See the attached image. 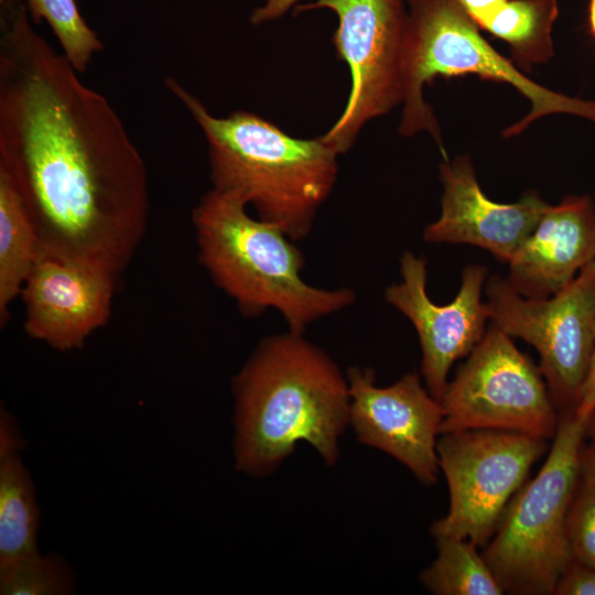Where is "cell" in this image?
I'll use <instances>...</instances> for the list:
<instances>
[{"mask_svg": "<svg viewBox=\"0 0 595 595\" xmlns=\"http://www.w3.org/2000/svg\"><path fill=\"white\" fill-rule=\"evenodd\" d=\"M34 25L25 0H0V169L41 253L118 279L148 226L147 166L108 99Z\"/></svg>", "mask_w": 595, "mask_h": 595, "instance_id": "1", "label": "cell"}, {"mask_svg": "<svg viewBox=\"0 0 595 595\" xmlns=\"http://www.w3.org/2000/svg\"><path fill=\"white\" fill-rule=\"evenodd\" d=\"M231 391L237 470L267 476L300 442L327 465L338 459V441L349 424L347 377L303 334L262 339L232 378Z\"/></svg>", "mask_w": 595, "mask_h": 595, "instance_id": "2", "label": "cell"}, {"mask_svg": "<svg viewBox=\"0 0 595 595\" xmlns=\"http://www.w3.org/2000/svg\"><path fill=\"white\" fill-rule=\"evenodd\" d=\"M164 85L204 134L213 188L238 196L292 240L306 237L336 183L339 154L321 137H293L249 111L214 116L175 78Z\"/></svg>", "mask_w": 595, "mask_h": 595, "instance_id": "3", "label": "cell"}, {"mask_svg": "<svg viewBox=\"0 0 595 595\" xmlns=\"http://www.w3.org/2000/svg\"><path fill=\"white\" fill-rule=\"evenodd\" d=\"M247 207L238 196L212 187L192 216L199 262L241 314L274 309L290 332L304 334L315 321L354 303L350 289L306 283L295 241L274 224L250 216Z\"/></svg>", "mask_w": 595, "mask_h": 595, "instance_id": "4", "label": "cell"}, {"mask_svg": "<svg viewBox=\"0 0 595 595\" xmlns=\"http://www.w3.org/2000/svg\"><path fill=\"white\" fill-rule=\"evenodd\" d=\"M409 22L404 57L402 115L399 132L431 134L445 160L441 128L423 98V87L436 77L475 74L513 86L531 102L530 112L502 131L505 138L521 133L543 116L569 113L595 122V100L553 91L526 76L480 34L458 0H405Z\"/></svg>", "mask_w": 595, "mask_h": 595, "instance_id": "5", "label": "cell"}, {"mask_svg": "<svg viewBox=\"0 0 595 595\" xmlns=\"http://www.w3.org/2000/svg\"><path fill=\"white\" fill-rule=\"evenodd\" d=\"M586 421L560 414L544 464L506 507L483 556L505 593L554 594L572 562L570 506L581 477Z\"/></svg>", "mask_w": 595, "mask_h": 595, "instance_id": "6", "label": "cell"}, {"mask_svg": "<svg viewBox=\"0 0 595 595\" xmlns=\"http://www.w3.org/2000/svg\"><path fill=\"white\" fill-rule=\"evenodd\" d=\"M316 9L336 14L332 41L350 73L346 106L321 136L344 154L367 122L402 104L408 8L405 0H316L299 4L294 11Z\"/></svg>", "mask_w": 595, "mask_h": 595, "instance_id": "7", "label": "cell"}, {"mask_svg": "<svg viewBox=\"0 0 595 595\" xmlns=\"http://www.w3.org/2000/svg\"><path fill=\"white\" fill-rule=\"evenodd\" d=\"M439 401L443 410L440 435L488 429L550 440L560 421L541 369L494 324Z\"/></svg>", "mask_w": 595, "mask_h": 595, "instance_id": "8", "label": "cell"}, {"mask_svg": "<svg viewBox=\"0 0 595 595\" xmlns=\"http://www.w3.org/2000/svg\"><path fill=\"white\" fill-rule=\"evenodd\" d=\"M485 294L491 324L539 353L556 409L574 410L595 342V259L548 298H527L498 275L486 281Z\"/></svg>", "mask_w": 595, "mask_h": 595, "instance_id": "9", "label": "cell"}, {"mask_svg": "<svg viewBox=\"0 0 595 595\" xmlns=\"http://www.w3.org/2000/svg\"><path fill=\"white\" fill-rule=\"evenodd\" d=\"M548 440L505 430H463L441 434L439 468L450 493L447 513L431 527L435 538L469 540L477 548L493 537L509 501Z\"/></svg>", "mask_w": 595, "mask_h": 595, "instance_id": "10", "label": "cell"}, {"mask_svg": "<svg viewBox=\"0 0 595 595\" xmlns=\"http://www.w3.org/2000/svg\"><path fill=\"white\" fill-rule=\"evenodd\" d=\"M346 377L349 424L357 440L399 461L423 485H434L443 410L419 375L407 374L387 387L377 386L367 368H349Z\"/></svg>", "mask_w": 595, "mask_h": 595, "instance_id": "11", "label": "cell"}, {"mask_svg": "<svg viewBox=\"0 0 595 595\" xmlns=\"http://www.w3.org/2000/svg\"><path fill=\"white\" fill-rule=\"evenodd\" d=\"M401 281L387 288L386 301L414 326L419 337L421 374L430 393L441 398L453 364L468 354L483 338L489 320L483 301L487 269L467 266L455 299L435 304L426 293V261L412 252L400 260Z\"/></svg>", "mask_w": 595, "mask_h": 595, "instance_id": "12", "label": "cell"}, {"mask_svg": "<svg viewBox=\"0 0 595 595\" xmlns=\"http://www.w3.org/2000/svg\"><path fill=\"white\" fill-rule=\"evenodd\" d=\"M117 278L41 253L21 290L26 334L60 351L82 348L111 314Z\"/></svg>", "mask_w": 595, "mask_h": 595, "instance_id": "13", "label": "cell"}, {"mask_svg": "<svg viewBox=\"0 0 595 595\" xmlns=\"http://www.w3.org/2000/svg\"><path fill=\"white\" fill-rule=\"evenodd\" d=\"M440 177L444 187L442 212L425 227L424 239L434 244L476 246L507 263L549 206L537 192L526 193L512 204L488 198L468 155L441 163Z\"/></svg>", "mask_w": 595, "mask_h": 595, "instance_id": "14", "label": "cell"}, {"mask_svg": "<svg viewBox=\"0 0 595 595\" xmlns=\"http://www.w3.org/2000/svg\"><path fill=\"white\" fill-rule=\"evenodd\" d=\"M595 259V204L567 196L549 205L509 260L508 282L527 298H548L564 288Z\"/></svg>", "mask_w": 595, "mask_h": 595, "instance_id": "15", "label": "cell"}, {"mask_svg": "<svg viewBox=\"0 0 595 595\" xmlns=\"http://www.w3.org/2000/svg\"><path fill=\"white\" fill-rule=\"evenodd\" d=\"M41 255L35 226L10 176L0 169V323L6 325L9 306L20 296Z\"/></svg>", "mask_w": 595, "mask_h": 595, "instance_id": "16", "label": "cell"}, {"mask_svg": "<svg viewBox=\"0 0 595 595\" xmlns=\"http://www.w3.org/2000/svg\"><path fill=\"white\" fill-rule=\"evenodd\" d=\"M40 508L20 453L0 456V567L39 551Z\"/></svg>", "mask_w": 595, "mask_h": 595, "instance_id": "17", "label": "cell"}, {"mask_svg": "<svg viewBox=\"0 0 595 595\" xmlns=\"http://www.w3.org/2000/svg\"><path fill=\"white\" fill-rule=\"evenodd\" d=\"M558 0H509L482 29L510 46L511 61L524 72L554 56L552 28Z\"/></svg>", "mask_w": 595, "mask_h": 595, "instance_id": "18", "label": "cell"}, {"mask_svg": "<svg viewBox=\"0 0 595 595\" xmlns=\"http://www.w3.org/2000/svg\"><path fill=\"white\" fill-rule=\"evenodd\" d=\"M437 555L420 574L421 583L435 595H501L498 583L483 554L469 540L435 538Z\"/></svg>", "mask_w": 595, "mask_h": 595, "instance_id": "19", "label": "cell"}, {"mask_svg": "<svg viewBox=\"0 0 595 595\" xmlns=\"http://www.w3.org/2000/svg\"><path fill=\"white\" fill-rule=\"evenodd\" d=\"M35 25L45 21L60 43L62 53L84 74L93 57L104 50V43L87 24L75 0H25Z\"/></svg>", "mask_w": 595, "mask_h": 595, "instance_id": "20", "label": "cell"}, {"mask_svg": "<svg viewBox=\"0 0 595 595\" xmlns=\"http://www.w3.org/2000/svg\"><path fill=\"white\" fill-rule=\"evenodd\" d=\"M76 576L66 559L37 552L0 567L1 595H69Z\"/></svg>", "mask_w": 595, "mask_h": 595, "instance_id": "21", "label": "cell"}, {"mask_svg": "<svg viewBox=\"0 0 595 595\" xmlns=\"http://www.w3.org/2000/svg\"><path fill=\"white\" fill-rule=\"evenodd\" d=\"M573 560L595 569V482L581 475L567 516Z\"/></svg>", "mask_w": 595, "mask_h": 595, "instance_id": "22", "label": "cell"}, {"mask_svg": "<svg viewBox=\"0 0 595 595\" xmlns=\"http://www.w3.org/2000/svg\"><path fill=\"white\" fill-rule=\"evenodd\" d=\"M554 594L595 595V569L572 560L561 575Z\"/></svg>", "mask_w": 595, "mask_h": 595, "instance_id": "23", "label": "cell"}, {"mask_svg": "<svg viewBox=\"0 0 595 595\" xmlns=\"http://www.w3.org/2000/svg\"><path fill=\"white\" fill-rule=\"evenodd\" d=\"M24 440L21 429L11 413L1 409L0 412V456L20 453Z\"/></svg>", "mask_w": 595, "mask_h": 595, "instance_id": "24", "label": "cell"}, {"mask_svg": "<svg viewBox=\"0 0 595 595\" xmlns=\"http://www.w3.org/2000/svg\"><path fill=\"white\" fill-rule=\"evenodd\" d=\"M595 410V342L594 348L589 361V366L582 385L580 396L576 402V405L573 410L574 414L586 421L587 418Z\"/></svg>", "mask_w": 595, "mask_h": 595, "instance_id": "25", "label": "cell"}, {"mask_svg": "<svg viewBox=\"0 0 595 595\" xmlns=\"http://www.w3.org/2000/svg\"><path fill=\"white\" fill-rule=\"evenodd\" d=\"M467 15L482 30L509 0H458Z\"/></svg>", "mask_w": 595, "mask_h": 595, "instance_id": "26", "label": "cell"}, {"mask_svg": "<svg viewBox=\"0 0 595 595\" xmlns=\"http://www.w3.org/2000/svg\"><path fill=\"white\" fill-rule=\"evenodd\" d=\"M300 0H262V4L256 8L250 15L252 25H262L282 18L289 10L295 8Z\"/></svg>", "mask_w": 595, "mask_h": 595, "instance_id": "27", "label": "cell"}, {"mask_svg": "<svg viewBox=\"0 0 595 595\" xmlns=\"http://www.w3.org/2000/svg\"><path fill=\"white\" fill-rule=\"evenodd\" d=\"M581 475L595 482V451L585 444L581 456Z\"/></svg>", "mask_w": 595, "mask_h": 595, "instance_id": "28", "label": "cell"}, {"mask_svg": "<svg viewBox=\"0 0 595 595\" xmlns=\"http://www.w3.org/2000/svg\"><path fill=\"white\" fill-rule=\"evenodd\" d=\"M584 440L585 445L595 451V410L586 420Z\"/></svg>", "mask_w": 595, "mask_h": 595, "instance_id": "29", "label": "cell"}, {"mask_svg": "<svg viewBox=\"0 0 595 595\" xmlns=\"http://www.w3.org/2000/svg\"><path fill=\"white\" fill-rule=\"evenodd\" d=\"M587 23L589 33L595 39V0H588Z\"/></svg>", "mask_w": 595, "mask_h": 595, "instance_id": "30", "label": "cell"}]
</instances>
